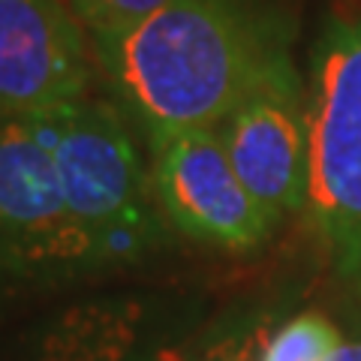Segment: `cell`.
I'll return each instance as SVG.
<instances>
[{
  "label": "cell",
  "mask_w": 361,
  "mask_h": 361,
  "mask_svg": "<svg viewBox=\"0 0 361 361\" xmlns=\"http://www.w3.org/2000/svg\"><path fill=\"white\" fill-rule=\"evenodd\" d=\"M97 73L145 135L220 127L277 58L292 27L268 0H172L118 33L90 37Z\"/></svg>",
  "instance_id": "1"
},
{
  "label": "cell",
  "mask_w": 361,
  "mask_h": 361,
  "mask_svg": "<svg viewBox=\"0 0 361 361\" xmlns=\"http://www.w3.org/2000/svg\"><path fill=\"white\" fill-rule=\"evenodd\" d=\"M90 271L133 265L166 238L154 172L115 99L85 94L37 118Z\"/></svg>",
  "instance_id": "2"
},
{
  "label": "cell",
  "mask_w": 361,
  "mask_h": 361,
  "mask_svg": "<svg viewBox=\"0 0 361 361\" xmlns=\"http://www.w3.org/2000/svg\"><path fill=\"white\" fill-rule=\"evenodd\" d=\"M307 214L361 310V4L325 16L307 75Z\"/></svg>",
  "instance_id": "3"
},
{
  "label": "cell",
  "mask_w": 361,
  "mask_h": 361,
  "mask_svg": "<svg viewBox=\"0 0 361 361\" xmlns=\"http://www.w3.org/2000/svg\"><path fill=\"white\" fill-rule=\"evenodd\" d=\"M0 271L16 280L90 274L37 118H0Z\"/></svg>",
  "instance_id": "4"
},
{
  "label": "cell",
  "mask_w": 361,
  "mask_h": 361,
  "mask_svg": "<svg viewBox=\"0 0 361 361\" xmlns=\"http://www.w3.org/2000/svg\"><path fill=\"white\" fill-rule=\"evenodd\" d=\"M166 223L180 235L220 250H256L271 238L277 217L259 202L217 127H184L145 135Z\"/></svg>",
  "instance_id": "5"
},
{
  "label": "cell",
  "mask_w": 361,
  "mask_h": 361,
  "mask_svg": "<svg viewBox=\"0 0 361 361\" xmlns=\"http://www.w3.org/2000/svg\"><path fill=\"white\" fill-rule=\"evenodd\" d=\"M217 130L235 172L277 220L307 208V85L292 51L268 66Z\"/></svg>",
  "instance_id": "6"
},
{
  "label": "cell",
  "mask_w": 361,
  "mask_h": 361,
  "mask_svg": "<svg viewBox=\"0 0 361 361\" xmlns=\"http://www.w3.org/2000/svg\"><path fill=\"white\" fill-rule=\"evenodd\" d=\"M87 30L63 0H0V118H39L90 94Z\"/></svg>",
  "instance_id": "7"
},
{
  "label": "cell",
  "mask_w": 361,
  "mask_h": 361,
  "mask_svg": "<svg viewBox=\"0 0 361 361\" xmlns=\"http://www.w3.org/2000/svg\"><path fill=\"white\" fill-rule=\"evenodd\" d=\"M33 361H163L135 301H97L63 313L39 337Z\"/></svg>",
  "instance_id": "8"
},
{
  "label": "cell",
  "mask_w": 361,
  "mask_h": 361,
  "mask_svg": "<svg viewBox=\"0 0 361 361\" xmlns=\"http://www.w3.org/2000/svg\"><path fill=\"white\" fill-rule=\"evenodd\" d=\"M277 325L271 307L229 313L180 353H163V361H262Z\"/></svg>",
  "instance_id": "9"
},
{
  "label": "cell",
  "mask_w": 361,
  "mask_h": 361,
  "mask_svg": "<svg viewBox=\"0 0 361 361\" xmlns=\"http://www.w3.org/2000/svg\"><path fill=\"white\" fill-rule=\"evenodd\" d=\"M341 331L322 313H298L271 334L262 361H331L341 349Z\"/></svg>",
  "instance_id": "10"
},
{
  "label": "cell",
  "mask_w": 361,
  "mask_h": 361,
  "mask_svg": "<svg viewBox=\"0 0 361 361\" xmlns=\"http://www.w3.org/2000/svg\"><path fill=\"white\" fill-rule=\"evenodd\" d=\"M63 4L87 30V37H99V33H118L142 25L172 0H63Z\"/></svg>",
  "instance_id": "11"
},
{
  "label": "cell",
  "mask_w": 361,
  "mask_h": 361,
  "mask_svg": "<svg viewBox=\"0 0 361 361\" xmlns=\"http://www.w3.org/2000/svg\"><path fill=\"white\" fill-rule=\"evenodd\" d=\"M331 361H361V341L355 343H341V349L331 355Z\"/></svg>",
  "instance_id": "12"
}]
</instances>
